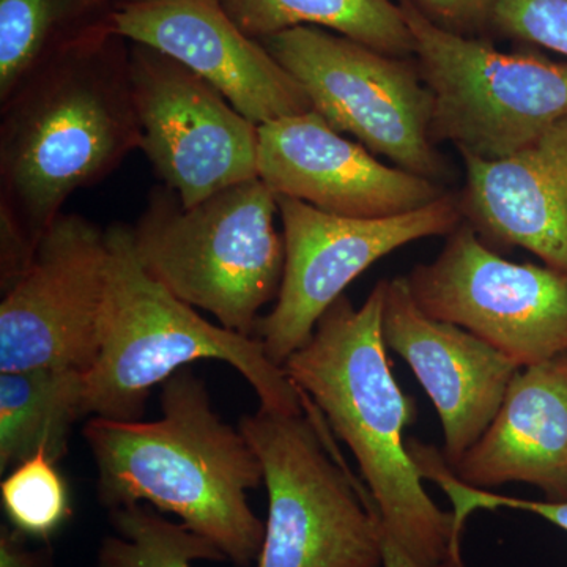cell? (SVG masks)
<instances>
[{"label": "cell", "instance_id": "7a4b0ae2", "mask_svg": "<svg viewBox=\"0 0 567 567\" xmlns=\"http://www.w3.org/2000/svg\"><path fill=\"white\" fill-rule=\"evenodd\" d=\"M383 308L385 279L361 308L342 295L282 369L352 451L383 529L417 563L436 565L462 554L464 533L424 491L410 456L404 431L415 402L391 372Z\"/></svg>", "mask_w": 567, "mask_h": 567}, {"label": "cell", "instance_id": "9c48e42d", "mask_svg": "<svg viewBox=\"0 0 567 567\" xmlns=\"http://www.w3.org/2000/svg\"><path fill=\"white\" fill-rule=\"evenodd\" d=\"M284 274L275 308L257 323L256 338L282 368L315 333L324 312L380 259L423 238L450 235L461 224V203L446 193L420 210L390 218H347L278 196Z\"/></svg>", "mask_w": 567, "mask_h": 567}, {"label": "cell", "instance_id": "277c9868", "mask_svg": "<svg viewBox=\"0 0 567 567\" xmlns=\"http://www.w3.org/2000/svg\"><path fill=\"white\" fill-rule=\"evenodd\" d=\"M110 249L107 292L100 352L85 374L89 416L141 420L153 386L197 360L233 365L275 412H305L303 398L282 368L265 352L256 336L213 324L183 303L144 267L133 244L132 227L104 229Z\"/></svg>", "mask_w": 567, "mask_h": 567}, {"label": "cell", "instance_id": "d6986e66", "mask_svg": "<svg viewBox=\"0 0 567 567\" xmlns=\"http://www.w3.org/2000/svg\"><path fill=\"white\" fill-rule=\"evenodd\" d=\"M235 24L264 40L295 28L339 33L394 58H413L399 0H219Z\"/></svg>", "mask_w": 567, "mask_h": 567}, {"label": "cell", "instance_id": "83f0119b", "mask_svg": "<svg viewBox=\"0 0 567 567\" xmlns=\"http://www.w3.org/2000/svg\"><path fill=\"white\" fill-rule=\"evenodd\" d=\"M123 2H137V0H123Z\"/></svg>", "mask_w": 567, "mask_h": 567}, {"label": "cell", "instance_id": "e0dca14e", "mask_svg": "<svg viewBox=\"0 0 567 567\" xmlns=\"http://www.w3.org/2000/svg\"><path fill=\"white\" fill-rule=\"evenodd\" d=\"M454 473L477 488L532 484L567 502V353L522 368L505 401Z\"/></svg>", "mask_w": 567, "mask_h": 567}, {"label": "cell", "instance_id": "7402d4cb", "mask_svg": "<svg viewBox=\"0 0 567 567\" xmlns=\"http://www.w3.org/2000/svg\"><path fill=\"white\" fill-rule=\"evenodd\" d=\"M44 451L21 462L3 477L0 498L14 532L48 540L73 516L65 480Z\"/></svg>", "mask_w": 567, "mask_h": 567}, {"label": "cell", "instance_id": "2e32d148", "mask_svg": "<svg viewBox=\"0 0 567 567\" xmlns=\"http://www.w3.org/2000/svg\"><path fill=\"white\" fill-rule=\"evenodd\" d=\"M464 163L458 203L476 233L567 276V115L506 158Z\"/></svg>", "mask_w": 567, "mask_h": 567}, {"label": "cell", "instance_id": "7c38bea8", "mask_svg": "<svg viewBox=\"0 0 567 567\" xmlns=\"http://www.w3.org/2000/svg\"><path fill=\"white\" fill-rule=\"evenodd\" d=\"M106 235L62 213L0 303V374L69 368L87 374L100 352L107 292Z\"/></svg>", "mask_w": 567, "mask_h": 567}, {"label": "cell", "instance_id": "4fadbf2b", "mask_svg": "<svg viewBox=\"0 0 567 567\" xmlns=\"http://www.w3.org/2000/svg\"><path fill=\"white\" fill-rule=\"evenodd\" d=\"M257 175L276 196L347 218L405 215L446 194L440 183L379 162L316 111L259 125Z\"/></svg>", "mask_w": 567, "mask_h": 567}, {"label": "cell", "instance_id": "d4e9b609", "mask_svg": "<svg viewBox=\"0 0 567 567\" xmlns=\"http://www.w3.org/2000/svg\"><path fill=\"white\" fill-rule=\"evenodd\" d=\"M417 9L450 31L470 35L492 28L498 0H413Z\"/></svg>", "mask_w": 567, "mask_h": 567}, {"label": "cell", "instance_id": "cb8c5ba5", "mask_svg": "<svg viewBox=\"0 0 567 567\" xmlns=\"http://www.w3.org/2000/svg\"><path fill=\"white\" fill-rule=\"evenodd\" d=\"M432 483L445 492L453 503V514L458 528H465L466 518L477 509H516L536 514L544 520L567 532V502H535V499L513 498V496L491 494L484 488L462 483L453 470L446 465L436 466L431 475Z\"/></svg>", "mask_w": 567, "mask_h": 567}, {"label": "cell", "instance_id": "484cf974", "mask_svg": "<svg viewBox=\"0 0 567 567\" xmlns=\"http://www.w3.org/2000/svg\"><path fill=\"white\" fill-rule=\"evenodd\" d=\"M25 537L7 527L0 528V567H51V551L29 550Z\"/></svg>", "mask_w": 567, "mask_h": 567}, {"label": "cell", "instance_id": "ac0fdd59", "mask_svg": "<svg viewBox=\"0 0 567 567\" xmlns=\"http://www.w3.org/2000/svg\"><path fill=\"white\" fill-rule=\"evenodd\" d=\"M89 416L85 372L40 368L0 374V473L40 451L58 464L69 454L73 425Z\"/></svg>", "mask_w": 567, "mask_h": 567}, {"label": "cell", "instance_id": "ba28073f", "mask_svg": "<svg viewBox=\"0 0 567 567\" xmlns=\"http://www.w3.org/2000/svg\"><path fill=\"white\" fill-rule=\"evenodd\" d=\"M336 132L394 166L440 183L446 163L432 140L431 93L415 59L394 58L320 28L260 40Z\"/></svg>", "mask_w": 567, "mask_h": 567}, {"label": "cell", "instance_id": "30bf717a", "mask_svg": "<svg viewBox=\"0 0 567 567\" xmlns=\"http://www.w3.org/2000/svg\"><path fill=\"white\" fill-rule=\"evenodd\" d=\"M416 305L528 368L567 353V276L503 259L458 224L432 262L405 276Z\"/></svg>", "mask_w": 567, "mask_h": 567}, {"label": "cell", "instance_id": "603a6c76", "mask_svg": "<svg viewBox=\"0 0 567 567\" xmlns=\"http://www.w3.org/2000/svg\"><path fill=\"white\" fill-rule=\"evenodd\" d=\"M492 29L567 59V0H498Z\"/></svg>", "mask_w": 567, "mask_h": 567}, {"label": "cell", "instance_id": "4316f807", "mask_svg": "<svg viewBox=\"0 0 567 567\" xmlns=\"http://www.w3.org/2000/svg\"><path fill=\"white\" fill-rule=\"evenodd\" d=\"M383 567H465L462 554L453 555L445 561L436 563V565H421L416 559L410 557L409 554L399 546L398 543L388 535L383 529Z\"/></svg>", "mask_w": 567, "mask_h": 567}, {"label": "cell", "instance_id": "8992f818", "mask_svg": "<svg viewBox=\"0 0 567 567\" xmlns=\"http://www.w3.org/2000/svg\"><path fill=\"white\" fill-rule=\"evenodd\" d=\"M301 395L305 412L260 406L238 425L262 464L268 494L257 567H382L374 499L339 456L322 413Z\"/></svg>", "mask_w": 567, "mask_h": 567}, {"label": "cell", "instance_id": "52a82bcc", "mask_svg": "<svg viewBox=\"0 0 567 567\" xmlns=\"http://www.w3.org/2000/svg\"><path fill=\"white\" fill-rule=\"evenodd\" d=\"M413 59L431 93L432 140L462 158H506L567 115V62L537 52H506L432 21L399 0Z\"/></svg>", "mask_w": 567, "mask_h": 567}, {"label": "cell", "instance_id": "ffe728a7", "mask_svg": "<svg viewBox=\"0 0 567 567\" xmlns=\"http://www.w3.org/2000/svg\"><path fill=\"white\" fill-rule=\"evenodd\" d=\"M111 0H0V103L44 63L111 21Z\"/></svg>", "mask_w": 567, "mask_h": 567}, {"label": "cell", "instance_id": "5b68a950", "mask_svg": "<svg viewBox=\"0 0 567 567\" xmlns=\"http://www.w3.org/2000/svg\"><path fill=\"white\" fill-rule=\"evenodd\" d=\"M278 196L259 177L185 207L166 185L148 194L132 227L142 267L183 303L210 312L221 327L256 334L260 311L278 297L284 240Z\"/></svg>", "mask_w": 567, "mask_h": 567}, {"label": "cell", "instance_id": "3957f363", "mask_svg": "<svg viewBox=\"0 0 567 567\" xmlns=\"http://www.w3.org/2000/svg\"><path fill=\"white\" fill-rule=\"evenodd\" d=\"M162 409L152 423L93 416L84 425L100 505L148 503L210 540L227 561L251 567L265 536L248 502L264 483L256 451L213 410L204 380L189 368L163 383Z\"/></svg>", "mask_w": 567, "mask_h": 567}, {"label": "cell", "instance_id": "6da1fadb", "mask_svg": "<svg viewBox=\"0 0 567 567\" xmlns=\"http://www.w3.org/2000/svg\"><path fill=\"white\" fill-rule=\"evenodd\" d=\"M123 41L107 22L0 103V226L33 249L71 194L104 181L140 151Z\"/></svg>", "mask_w": 567, "mask_h": 567}, {"label": "cell", "instance_id": "9a60e30c", "mask_svg": "<svg viewBox=\"0 0 567 567\" xmlns=\"http://www.w3.org/2000/svg\"><path fill=\"white\" fill-rule=\"evenodd\" d=\"M382 333L431 398L443 457L454 468L494 421L520 365L464 328L425 315L405 276L385 279Z\"/></svg>", "mask_w": 567, "mask_h": 567}, {"label": "cell", "instance_id": "44dd1931", "mask_svg": "<svg viewBox=\"0 0 567 567\" xmlns=\"http://www.w3.org/2000/svg\"><path fill=\"white\" fill-rule=\"evenodd\" d=\"M115 535L104 537L99 567H192L194 561H227L218 547L186 525L167 520L152 507L110 511Z\"/></svg>", "mask_w": 567, "mask_h": 567}, {"label": "cell", "instance_id": "8fae6325", "mask_svg": "<svg viewBox=\"0 0 567 567\" xmlns=\"http://www.w3.org/2000/svg\"><path fill=\"white\" fill-rule=\"evenodd\" d=\"M128 70L140 151L185 207L259 177V125L213 85L144 44L128 48Z\"/></svg>", "mask_w": 567, "mask_h": 567}, {"label": "cell", "instance_id": "5bb4252c", "mask_svg": "<svg viewBox=\"0 0 567 567\" xmlns=\"http://www.w3.org/2000/svg\"><path fill=\"white\" fill-rule=\"evenodd\" d=\"M112 31L182 63L256 125L312 111L292 74L246 35L219 0H137L111 14Z\"/></svg>", "mask_w": 567, "mask_h": 567}]
</instances>
